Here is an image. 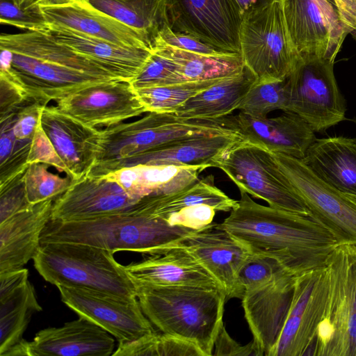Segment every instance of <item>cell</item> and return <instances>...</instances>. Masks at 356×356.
Returning <instances> with one entry per match:
<instances>
[{
  "mask_svg": "<svg viewBox=\"0 0 356 356\" xmlns=\"http://www.w3.org/2000/svg\"><path fill=\"white\" fill-rule=\"evenodd\" d=\"M325 182L356 200V138H316L301 159Z\"/></svg>",
  "mask_w": 356,
  "mask_h": 356,
  "instance_id": "obj_30",
  "label": "cell"
},
{
  "mask_svg": "<svg viewBox=\"0 0 356 356\" xmlns=\"http://www.w3.org/2000/svg\"><path fill=\"white\" fill-rule=\"evenodd\" d=\"M222 79L185 81L135 90L147 113H175L191 97Z\"/></svg>",
  "mask_w": 356,
  "mask_h": 356,
  "instance_id": "obj_35",
  "label": "cell"
},
{
  "mask_svg": "<svg viewBox=\"0 0 356 356\" xmlns=\"http://www.w3.org/2000/svg\"><path fill=\"white\" fill-rule=\"evenodd\" d=\"M151 40L167 25L165 0H85Z\"/></svg>",
  "mask_w": 356,
  "mask_h": 356,
  "instance_id": "obj_34",
  "label": "cell"
},
{
  "mask_svg": "<svg viewBox=\"0 0 356 356\" xmlns=\"http://www.w3.org/2000/svg\"><path fill=\"white\" fill-rule=\"evenodd\" d=\"M40 125L74 180L86 176L100 149L101 129L88 126L58 111L53 105L42 108Z\"/></svg>",
  "mask_w": 356,
  "mask_h": 356,
  "instance_id": "obj_20",
  "label": "cell"
},
{
  "mask_svg": "<svg viewBox=\"0 0 356 356\" xmlns=\"http://www.w3.org/2000/svg\"><path fill=\"white\" fill-rule=\"evenodd\" d=\"M194 231L171 225L152 215L143 197L131 207L108 216L82 220H50L42 233L40 243H81L113 253L129 251L153 255L171 249Z\"/></svg>",
  "mask_w": 356,
  "mask_h": 356,
  "instance_id": "obj_3",
  "label": "cell"
},
{
  "mask_svg": "<svg viewBox=\"0 0 356 356\" xmlns=\"http://www.w3.org/2000/svg\"><path fill=\"white\" fill-rule=\"evenodd\" d=\"M113 356H204L194 343L156 331L135 341L118 343Z\"/></svg>",
  "mask_w": 356,
  "mask_h": 356,
  "instance_id": "obj_36",
  "label": "cell"
},
{
  "mask_svg": "<svg viewBox=\"0 0 356 356\" xmlns=\"http://www.w3.org/2000/svg\"><path fill=\"white\" fill-rule=\"evenodd\" d=\"M291 40L302 59L334 61L342 44L313 0H281Z\"/></svg>",
  "mask_w": 356,
  "mask_h": 356,
  "instance_id": "obj_28",
  "label": "cell"
},
{
  "mask_svg": "<svg viewBox=\"0 0 356 356\" xmlns=\"http://www.w3.org/2000/svg\"><path fill=\"white\" fill-rule=\"evenodd\" d=\"M325 268L328 293L314 356H356V245H338Z\"/></svg>",
  "mask_w": 356,
  "mask_h": 356,
  "instance_id": "obj_7",
  "label": "cell"
},
{
  "mask_svg": "<svg viewBox=\"0 0 356 356\" xmlns=\"http://www.w3.org/2000/svg\"><path fill=\"white\" fill-rule=\"evenodd\" d=\"M313 1L317 4L323 13L330 26L336 39L342 44L347 33L343 29L335 6L330 0Z\"/></svg>",
  "mask_w": 356,
  "mask_h": 356,
  "instance_id": "obj_49",
  "label": "cell"
},
{
  "mask_svg": "<svg viewBox=\"0 0 356 356\" xmlns=\"http://www.w3.org/2000/svg\"><path fill=\"white\" fill-rule=\"evenodd\" d=\"M257 81L247 67L238 74L222 79L195 95L174 113L185 119L220 118L238 109L241 102Z\"/></svg>",
  "mask_w": 356,
  "mask_h": 356,
  "instance_id": "obj_32",
  "label": "cell"
},
{
  "mask_svg": "<svg viewBox=\"0 0 356 356\" xmlns=\"http://www.w3.org/2000/svg\"><path fill=\"white\" fill-rule=\"evenodd\" d=\"M30 98L19 86L0 73V119L16 112Z\"/></svg>",
  "mask_w": 356,
  "mask_h": 356,
  "instance_id": "obj_47",
  "label": "cell"
},
{
  "mask_svg": "<svg viewBox=\"0 0 356 356\" xmlns=\"http://www.w3.org/2000/svg\"><path fill=\"white\" fill-rule=\"evenodd\" d=\"M152 54L138 75L130 83L134 89L181 83L178 66L173 60L152 49Z\"/></svg>",
  "mask_w": 356,
  "mask_h": 356,
  "instance_id": "obj_41",
  "label": "cell"
},
{
  "mask_svg": "<svg viewBox=\"0 0 356 356\" xmlns=\"http://www.w3.org/2000/svg\"><path fill=\"white\" fill-rule=\"evenodd\" d=\"M174 248L183 249L193 257L218 282L227 300L241 299L237 274L251 252L220 223L212 222L190 233Z\"/></svg>",
  "mask_w": 356,
  "mask_h": 356,
  "instance_id": "obj_18",
  "label": "cell"
},
{
  "mask_svg": "<svg viewBox=\"0 0 356 356\" xmlns=\"http://www.w3.org/2000/svg\"><path fill=\"white\" fill-rule=\"evenodd\" d=\"M1 72L43 106L86 86L117 80L101 64L48 34L0 36Z\"/></svg>",
  "mask_w": 356,
  "mask_h": 356,
  "instance_id": "obj_2",
  "label": "cell"
},
{
  "mask_svg": "<svg viewBox=\"0 0 356 356\" xmlns=\"http://www.w3.org/2000/svg\"><path fill=\"white\" fill-rule=\"evenodd\" d=\"M274 0H235L243 19L261 10L270 4Z\"/></svg>",
  "mask_w": 356,
  "mask_h": 356,
  "instance_id": "obj_51",
  "label": "cell"
},
{
  "mask_svg": "<svg viewBox=\"0 0 356 356\" xmlns=\"http://www.w3.org/2000/svg\"><path fill=\"white\" fill-rule=\"evenodd\" d=\"M0 22L26 31L46 33L49 28L40 6L22 8L11 0H0Z\"/></svg>",
  "mask_w": 356,
  "mask_h": 356,
  "instance_id": "obj_42",
  "label": "cell"
},
{
  "mask_svg": "<svg viewBox=\"0 0 356 356\" xmlns=\"http://www.w3.org/2000/svg\"><path fill=\"white\" fill-rule=\"evenodd\" d=\"M27 163L28 164L33 163L48 164L58 172L67 175L66 166L44 132L40 123L38 125L33 138Z\"/></svg>",
  "mask_w": 356,
  "mask_h": 356,
  "instance_id": "obj_45",
  "label": "cell"
},
{
  "mask_svg": "<svg viewBox=\"0 0 356 356\" xmlns=\"http://www.w3.org/2000/svg\"><path fill=\"white\" fill-rule=\"evenodd\" d=\"M167 25L221 51L241 54L242 17L235 0H165Z\"/></svg>",
  "mask_w": 356,
  "mask_h": 356,
  "instance_id": "obj_13",
  "label": "cell"
},
{
  "mask_svg": "<svg viewBox=\"0 0 356 356\" xmlns=\"http://www.w3.org/2000/svg\"><path fill=\"white\" fill-rule=\"evenodd\" d=\"M100 149L88 175L98 176L125 159L188 138L238 134L232 115L211 120L185 119L174 113L148 112L140 119L101 129Z\"/></svg>",
  "mask_w": 356,
  "mask_h": 356,
  "instance_id": "obj_5",
  "label": "cell"
},
{
  "mask_svg": "<svg viewBox=\"0 0 356 356\" xmlns=\"http://www.w3.org/2000/svg\"><path fill=\"white\" fill-rule=\"evenodd\" d=\"M134 286H203L220 287L213 277L188 252L179 248L149 255L124 266Z\"/></svg>",
  "mask_w": 356,
  "mask_h": 356,
  "instance_id": "obj_27",
  "label": "cell"
},
{
  "mask_svg": "<svg viewBox=\"0 0 356 356\" xmlns=\"http://www.w3.org/2000/svg\"><path fill=\"white\" fill-rule=\"evenodd\" d=\"M49 26L65 29L121 46L152 49L145 34L121 23L85 0L40 6Z\"/></svg>",
  "mask_w": 356,
  "mask_h": 356,
  "instance_id": "obj_23",
  "label": "cell"
},
{
  "mask_svg": "<svg viewBox=\"0 0 356 356\" xmlns=\"http://www.w3.org/2000/svg\"><path fill=\"white\" fill-rule=\"evenodd\" d=\"M240 192L270 207L301 215L310 213L280 169L273 154L244 140L229 149L218 164Z\"/></svg>",
  "mask_w": 356,
  "mask_h": 356,
  "instance_id": "obj_10",
  "label": "cell"
},
{
  "mask_svg": "<svg viewBox=\"0 0 356 356\" xmlns=\"http://www.w3.org/2000/svg\"><path fill=\"white\" fill-rule=\"evenodd\" d=\"M56 287L63 303L107 331L118 343L135 341L156 332L138 298L128 300L83 288Z\"/></svg>",
  "mask_w": 356,
  "mask_h": 356,
  "instance_id": "obj_15",
  "label": "cell"
},
{
  "mask_svg": "<svg viewBox=\"0 0 356 356\" xmlns=\"http://www.w3.org/2000/svg\"><path fill=\"white\" fill-rule=\"evenodd\" d=\"M44 106H45L30 98L15 112L13 127L17 138L33 140Z\"/></svg>",
  "mask_w": 356,
  "mask_h": 356,
  "instance_id": "obj_46",
  "label": "cell"
},
{
  "mask_svg": "<svg viewBox=\"0 0 356 356\" xmlns=\"http://www.w3.org/2000/svg\"><path fill=\"white\" fill-rule=\"evenodd\" d=\"M240 193L236 206L220 225L251 253L274 257L298 274L325 265L339 244L318 220L259 204Z\"/></svg>",
  "mask_w": 356,
  "mask_h": 356,
  "instance_id": "obj_1",
  "label": "cell"
},
{
  "mask_svg": "<svg viewBox=\"0 0 356 356\" xmlns=\"http://www.w3.org/2000/svg\"><path fill=\"white\" fill-rule=\"evenodd\" d=\"M51 166L42 163L29 164L24 175L26 197L30 204L47 200H55L64 193L72 184L74 179L66 175L63 177L52 172Z\"/></svg>",
  "mask_w": 356,
  "mask_h": 356,
  "instance_id": "obj_38",
  "label": "cell"
},
{
  "mask_svg": "<svg viewBox=\"0 0 356 356\" xmlns=\"http://www.w3.org/2000/svg\"><path fill=\"white\" fill-rule=\"evenodd\" d=\"M353 122H355V124H356V119H354V120H353ZM355 138H356V137H355Z\"/></svg>",
  "mask_w": 356,
  "mask_h": 356,
  "instance_id": "obj_53",
  "label": "cell"
},
{
  "mask_svg": "<svg viewBox=\"0 0 356 356\" xmlns=\"http://www.w3.org/2000/svg\"><path fill=\"white\" fill-rule=\"evenodd\" d=\"M285 79L257 81L243 98L237 110L254 118H265L268 113L277 110L284 111Z\"/></svg>",
  "mask_w": 356,
  "mask_h": 356,
  "instance_id": "obj_39",
  "label": "cell"
},
{
  "mask_svg": "<svg viewBox=\"0 0 356 356\" xmlns=\"http://www.w3.org/2000/svg\"><path fill=\"white\" fill-rule=\"evenodd\" d=\"M327 293L325 265L297 276L284 325L270 356H314Z\"/></svg>",
  "mask_w": 356,
  "mask_h": 356,
  "instance_id": "obj_12",
  "label": "cell"
},
{
  "mask_svg": "<svg viewBox=\"0 0 356 356\" xmlns=\"http://www.w3.org/2000/svg\"><path fill=\"white\" fill-rule=\"evenodd\" d=\"M213 351V355L219 356H259L257 348L253 340L246 345H241L228 334L223 323L221 324L216 336Z\"/></svg>",
  "mask_w": 356,
  "mask_h": 356,
  "instance_id": "obj_48",
  "label": "cell"
},
{
  "mask_svg": "<svg viewBox=\"0 0 356 356\" xmlns=\"http://www.w3.org/2000/svg\"><path fill=\"white\" fill-rule=\"evenodd\" d=\"M145 315L161 332L188 341L204 356L213 355V343L223 323L227 300L220 287L135 286Z\"/></svg>",
  "mask_w": 356,
  "mask_h": 356,
  "instance_id": "obj_4",
  "label": "cell"
},
{
  "mask_svg": "<svg viewBox=\"0 0 356 356\" xmlns=\"http://www.w3.org/2000/svg\"><path fill=\"white\" fill-rule=\"evenodd\" d=\"M298 275L284 269L267 283L245 291L241 298L259 356H270L277 343Z\"/></svg>",
  "mask_w": 356,
  "mask_h": 356,
  "instance_id": "obj_17",
  "label": "cell"
},
{
  "mask_svg": "<svg viewBox=\"0 0 356 356\" xmlns=\"http://www.w3.org/2000/svg\"><path fill=\"white\" fill-rule=\"evenodd\" d=\"M243 138L239 134L200 136L176 140L116 162L98 176L138 165L218 167L225 153Z\"/></svg>",
  "mask_w": 356,
  "mask_h": 356,
  "instance_id": "obj_24",
  "label": "cell"
},
{
  "mask_svg": "<svg viewBox=\"0 0 356 356\" xmlns=\"http://www.w3.org/2000/svg\"><path fill=\"white\" fill-rule=\"evenodd\" d=\"M232 120L244 140L298 159L305 158L317 138L308 123L290 111L273 118H254L239 112L232 115Z\"/></svg>",
  "mask_w": 356,
  "mask_h": 356,
  "instance_id": "obj_22",
  "label": "cell"
},
{
  "mask_svg": "<svg viewBox=\"0 0 356 356\" xmlns=\"http://www.w3.org/2000/svg\"><path fill=\"white\" fill-rule=\"evenodd\" d=\"M113 252L96 246L60 242L40 243L33 260L51 284L96 291L122 298H137L136 287Z\"/></svg>",
  "mask_w": 356,
  "mask_h": 356,
  "instance_id": "obj_6",
  "label": "cell"
},
{
  "mask_svg": "<svg viewBox=\"0 0 356 356\" xmlns=\"http://www.w3.org/2000/svg\"><path fill=\"white\" fill-rule=\"evenodd\" d=\"M237 202L215 186L211 175L173 193L146 198L152 215L171 225L195 230L212 223L216 212L230 211Z\"/></svg>",
  "mask_w": 356,
  "mask_h": 356,
  "instance_id": "obj_16",
  "label": "cell"
},
{
  "mask_svg": "<svg viewBox=\"0 0 356 356\" xmlns=\"http://www.w3.org/2000/svg\"><path fill=\"white\" fill-rule=\"evenodd\" d=\"M15 113L0 119V185L25 170L32 140L17 138L13 132Z\"/></svg>",
  "mask_w": 356,
  "mask_h": 356,
  "instance_id": "obj_37",
  "label": "cell"
},
{
  "mask_svg": "<svg viewBox=\"0 0 356 356\" xmlns=\"http://www.w3.org/2000/svg\"><path fill=\"white\" fill-rule=\"evenodd\" d=\"M206 166L138 165L126 167L106 175L131 195L143 199L149 195H165L180 191L199 179Z\"/></svg>",
  "mask_w": 356,
  "mask_h": 356,
  "instance_id": "obj_31",
  "label": "cell"
},
{
  "mask_svg": "<svg viewBox=\"0 0 356 356\" xmlns=\"http://www.w3.org/2000/svg\"><path fill=\"white\" fill-rule=\"evenodd\" d=\"M334 61L300 58L285 79L284 111L298 114L314 132L346 120V102L337 85Z\"/></svg>",
  "mask_w": 356,
  "mask_h": 356,
  "instance_id": "obj_9",
  "label": "cell"
},
{
  "mask_svg": "<svg viewBox=\"0 0 356 356\" xmlns=\"http://www.w3.org/2000/svg\"><path fill=\"white\" fill-rule=\"evenodd\" d=\"M44 33L97 61L124 81H131L138 75L153 51L152 49L121 46L65 29L49 26Z\"/></svg>",
  "mask_w": 356,
  "mask_h": 356,
  "instance_id": "obj_29",
  "label": "cell"
},
{
  "mask_svg": "<svg viewBox=\"0 0 356 356\" xmlns=\"http://www.w3.org/2000/svg\"><path fill=\"white\" fill-rule=\"evenodd\" d=\"M115 341L111 334L88 318L47 327L29 341V356H110Z\"/></svg>",
  "mask_w": 356,
  "mask_h": 356,
  "instance_id": "obj_26",
  "label": "cell"
},
{
  "mask_svg": "<svg viewBox=\"0 0 356 356\" xmlns=\"http://www.w3.org/2000/svg\"><path fill=\"white\" fill-rule=\"evenodd\" d=\"M60 112L92 127H109L147 113L130 81H100L56 101Z\"/></svg>",
  "mask_w": 356,
  "mask_h": 356,
  "instance_id": "obj_14",
  "label": "cell"
},
{
  "mask_svg": "<svg viewBox=\"0 0 356 356\" xmlns=\"http://www.w3.org/2000/svg\"><path fill=\"white\" fill-rule=\"evenodd\" d=\"M273 154L310 214L331 232L339 245H356V200L325 182L301 159Z\"/></svg>",
  "mask_w": 356,
  "mask_h": 356,
  "instance_id": "obj_11",
  "label": "cell"
},
{
  "mask_svg": "<svg viewBox=\"0 0 356 356\" xmlns=\"http://www.w3.org/2000/svg\"><path fill=\"white\" fill-rule=\"evenodd\" d=\"M26 170L0 185V222L30 204L24 180Z\"/></svg>",
  "mask_w": 356,
  "mask_h": 356,
  "instance_id": "obj_44",
  "label": "cell"
},
{
  "mask_svg": "<svg viewBox=\"0 0 356 356\" xmlns=\"http://www.w3.org/2000/svg\"><path fill=\"white\" fill-rule=\"evenodd\" d=\"M240 48L244 65L257 81H282L291 74L300 56L289 34L281 0L243 19Z\"/></svg>",
  "mask_w": 356,
  "mask_h": 356,
  "instance_id": "obj_8",
  "label": "cell"
},
{
  "mask_svg": "<svg viewBox=\"0 0 356 356\" xmlns=\"http://www.w3.org/2000/svg\"><path fill=\"white\" fill-rule=\"evenodd\" d=\"M15 5L22 8H29L38 6H50L70 3L73 0H11Z\"/></svg>",
  "mask_w": 356,
  "mask_h": 356,
  "instance_id": "obj_52",
  "label": "cell"
},
{
  "mask_svg": "<svg viewBox=\"0 0 356 356\" xmlns=\"http://www.w3.org/2000/svg\"><path fill=\"white\" fill-rule=\"evenodd\" d=\"M347 35L356 30V0H330Z\"/></svg>",
  "mask_w": 356,
  "mask_h": 356,
  "instance_id": "obj_50",
  "label": "cell"
},
{
  "mask_svg": "<svg viewBox=\"0 0 356 356\" xmlns=\"http://www.w3.org/2000/svg\"><path fill=\"white\" fill-rule=\"evenodd\" d=\"M41 311L26 268L0 275V356H29L23 335L32 316Z\"/></svg>",
  "mask_w": 356,
  "mask_h": 356,
  "instance_id": "obj_21",
  "label": "cell"
},
{
  "mask_svg": "<svg viewBox=\"0 0 356 356\" xmlns=\"http://www.w3.org/2000/svg\"><path fill=\"white\" fill-rule=\"evenodd\" d=\"M284 269L288 268L274 257L250 253L237 274L236 282L241 299L245 291L267 283Z\"/></svg>",
  "mask_w": 356,
  "mask_h": 356,
  "instance_id": "obj_40",
  "label": "cell"
},
{
  "mask_svg": "<svg viewBox=\"0 0 356 356\" xmlns=\"http://www.w3.org/2000/svg\"><path fill=\"white\" fill-rule=\"evenodd\" d=\"M152 49L171 58L178 66L182 82L222 79L240 73L245 65L241 54L209 56L154 44Z\"/></svg>",
  "mask_w": 356,
  "mask_h": 356,
  "instance_id": "obj_33",
  "label": "cell"
},
{
  "mask_svg": "<svg viewBox=\"0 0 356 356\" xmlns=\"http://www.w3.org/2000/svg\"><path fill=\"white\" fill-rule=\"evenodd\" d=\"M140 200L106 175H87L74 180L71 186L54 200L51 220L96 218L123 211Z\"/></svg>",
  "mask_w": 356,
  "mask_h": 356,
  "instance_id": "obj_19",
  "label": "cell"
},
{
  "mask_svg": "<svg viewBox=\"0 0 356 356\" xmlns=\"http://www.w3.org/2000/svg\"><path fill=\"white\" fill-rule=\"evenodd\" d=\"M54 201L30 204L0 222V275L21 269L33 259L51 218Z\"/></svg>",
  "mask_w": 356,
  "mask_h": 356,
  "instance_id": "obj_25",
  "label": "cell"
},
{
  "mask_svg": "<svg viewBox=\"0 0 356 356\" xmlns=\"http://www.w3.org/2000/svg\"><path fill=\"white\" fill-rule=\"evenodd\" d=\"M154 44H165L186 51L209 56L234 54L221 51L191 35L174 32L168 25H165L154 37L152 45Z\"/></svg>",
  "mask_w": 356,
  "mask_h": 356,
  "instance_id": "obj_43",
  "label": "cell"
}]
</instances>
